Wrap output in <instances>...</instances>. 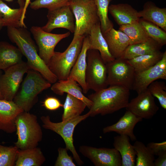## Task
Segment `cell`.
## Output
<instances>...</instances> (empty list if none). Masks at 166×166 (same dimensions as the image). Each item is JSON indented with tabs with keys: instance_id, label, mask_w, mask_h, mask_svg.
Returning <instances> with one entry per match:
<instances>
[{
	"instance_id": "cell-13",
	"label": "cell",
	"mask_w": 166,
	"mask_h": 166,
	"mask_svg": "<svg viewBox=\"0 0 166 166\" xmlns=\"http://www.w3.org/2000/svg\"><path fill=\"white\" fill-rule=\"evenodd\" d=\"M46 24L41 27L44 31L50 32L54 29L62 28L74 33L75 19L69 5L48 10Z\"/></svg>"
},
{
	"instance_id": "cell-21",
	"label": "cell",
	"mask_w": 166,
	"mask_h": 166,
	"mask_svg": "<svg viewBox=\"0 0 166 166\" xmlns=\"http://www.w3.org/2000/svg\"><path fill=\"white\" fill-rule=\"evenodd\" d=\"M109 12L120 26L139 22L138 11L127 3L109 5Z\"/></svg>"
},
{
	"instance_id": "cell-37",
	"label": "cell",
	"mask_w": 166,
	"mask_h": 166,
	"mask_svg": "<svg viewBox=\"0 0 166 166\" xmlns=\"http://www.w3.org/2000/svg\"><path fill=\"white\" fill-rule=\"evenodd\" d=\"M70 0H35L30 2V8L34 10L45 8L50 10L69 5Z\"/></svg>"
},
{
	"instance_id": "cell-42",
	"label": "cell",
	"mask_w": 166,
	"mask_h": 166,
	"mask_svg": "<svg viewBox=\"0 0 166 166\" xmlns=\"http://www.w3.org/2000/svg\"><path fill=\"white\" fill-rule=\"evenodd\" d=\"M31 0H25V3L24 6L23 8V12L21 18V22L22 25L24 28H26V26L25 25L24 22V19L26 17V14L28 6L30 5V3Z\"/></svg>"
},
{
	"instance_id": "cell-4",
	"label": "cell",
	"mask_w": 166,
	"mask_h": 166,
	"mask_svg": "<svg viewBox=\"0 0 166 166\" xmlns=\"http://www.w3.org/2000/svg\"><path fill=\"white\" fill-rule=\"evenodd\" d=\"M15 125L17 140L15 146L21 150L38 147L43 133L36 115L23 111L17 116Z\"/></svg>"
},
{
	"instance_id": "cell-27",
	"label": "cell",
	"mask_w": 166,
	"mask_h": 166,
	"mask_svg": "<svg viewBox=\"0 0 166 166\" xmlns=\"http://www.w3.org/2000/svg\"><path fill=\"white\" fill-rule=\"evenodd\" d=\"M160 45L149 38L145 42L129 45L121 57L128 60L140 56L160 51Z\"/></svg>"
},
{
	"instance_id": "cell-11",
	"label": "cell",
	"mask_w": 166,
	"mask_h": 166,
	"mask_svg": "<svg viewBox=\"0 0 166 166\" xmlns=\"http://www.w3.org/2000/svg\"><path fill=\"white\" fill-rule=\"evenodd\" d=\"M30 30L38 46L39 55L47 65L53 55L57 44L70 34L69 31L63 34H52L38 26H32Z\"/></svg>"
},
{
	"instance_id": "cell-23",
	"label": "cell",
	"mask_w": 166,
	"mask_h": 166,
	"mask_svg": "<svg viewBox=\"0 0 166 166\" xmlns=\"http://www.w3.org/2000/svg\"><path fill=\"white\" fill-rule=\"evenodd\" d=\"M138 16L166 31V8L157 6L152 2L145 3L143 9L138 11Z\"/></svg>"
},
{
	"instance_id": "cell-1",
	"label": "cell",
	"mask_w": 166,
	"mask_h": 166,
	"mask_svg": "<svg viewBox=\"0 0 166 166\" xmlns=\"http://www.w3.org/2000/svg\"><path fill=\"white\" fill-rule=\"evenodd\" d=\"M7 33L10 41L17 45L22 54L27 58L30 69L39 72L51 84L58 81L39 56L35 44L26 28L7 27Z\"/></svg>"
},
{
	"instance_id": "cell-10",
	"label": "cell",
	"mask_w": 166,
	"mask_h": 166,
	"mask_svg": "<svg viewBox=\"0 0 166 166\" xmlns=\"http://www.w3.org/2000/svg\"><path fill=\"white\" fill-rule=\"evenodd\" d=\"M30 69L27 62L22 60L4 70L0 76V91L4 99L13 101L24 74Z\"/></svg>"
},
{
	"instance_id": "cell-39",
	"label": "cell",
	"mask_w": 166,
	"mask_h": 166,
	"mask_svg": "<svg viewBox=\"0 0 166 166\" xmlns=\"http://www.w3.org/2000/svg\"><path fill=\"white\" fill-rule=\"evenodd\" d=\"M42 105L47 110L54 111L63 107V105L56 97H49L44 100L42 102Z\"/></svg>"
},
{
	"instance_id": "cell-31",
	"label": "cell",
	"mask_w": 166,
	"mask_h": 166,
	"mask_svg": "<svg viewBox=\"0 0 166 166\" xmlns=\"http://www.w3.org/2000/svg\"><path fill=\"white\" fill-rule=\"evenodd\" d=\"M119 30L129 38L130 45L145 42L150 38L146 35L139 22L120 26Z\"/></svg>"
},
{
	"instance_id": "cell-9",
	"label": "cell",
	"mask_w": 166,
	"mask_h": 166,
	"mask_svg": "<svg viewBox=\"0 0 166 166\" xmlns=\"http://www.w3.org/2000/svg\"><path fill=\"white\" fill-rule=\"evenodd\" d=\"M106 65L108 85L118 86L132 90L135 72L127 60L121 57Z\"/></svg>"
},
{
	"instance_id": "cell-40",
	"label": "cell",
	"mask_w": 166,
	"mask_h": 166,
	"mask_svg": "<svg viewBox=\"0 0 166 166\" xmlns=\"http://www.w3.org/2000/svg\"><path fill=\"white\" fill-rule=\"evenodd\" d=\"M146 146L154 155L158 156L162 152L166 151V141L160 143L150 142Z\"/></svg>"
},
{
	"instance_id": "cell-32",
	"label": "cell",
	"mask_w": 166,
	"mask_h": 166,
	"mask_svg": "<svg viewBox=\"0 0 166 166\" xmlns=\"http://www.w3.org/2000/svg\"><path fill=\"white\" fill-rule=\"evenodd\" d=\"M136 152V166H154L155 156L142 142L135 140L133 145Z\"/></svg>"
},
{
	"instance_id": "cell-36",
	"label": "cell",
	"mask_w": 166,
	"mask_h": 166,
	"mask_svg": "<svg viewBox=\"0 0 166 166\" xmlns=\"http://www.w3.org/2000/svg\"><path fill=\"white\" fill-rule=\"evenodd\" d=\"M148 89L151 94L156 98L161 107L166 109V86L163 81L156 80L152 82L148 86Z\"/></svg>"
},
{
	"instance_id": "cell-3",
	"label": "cell",
	"mask_w": 166,
	"mask_h": 166,
	"mask_svg": "<svg viewBox=\"0 0 166 166\" xmlns=\"http://www.w3.org/2000/svg\"><path fill=\"white\" fill-rule=\"evenodd\" d=\"M13 101L23 111L29 112L38 101V95L51 84L38 71L30 69Z\"/></svg>"
},
{
	"instance_id": "cell-33",
	"label": "cell",
	"mask_w": 166,
	"mask_h": 166,
	"mask_svg": "<svg viewBox=\"0 0 166 166\" xmlns=\"http://www.w3.org/2000/svg\"><path fill=\"white\" fill-rule=\"evenodd\" d=\"M139 22L147 36L161 46L166 44V31L157 25L141 18Z\"/></svg>"
},
{
	"instance_id": "cell-43",
	"label": "cell",
	"mask_w": 166,
	"mask_h": 166,
	"mask_svg": "<svg viewBox=\"0 0 166 166\" xmlns=\"http://www.w3.org/2000/svg\"><path fill=\"white\" fill-rule=\"evenodd\" d=\"M8 2H11L13 0H4ZM19 6V7L23 8L25 3V0H17Z\"/></svg>"
},
{
	"instance_id": "cell-16",
	"label": "cell",
	"mask_w": 166,
	"mask_h": 166,
	"mask_svg": "<svg viewBox=\"0 0 166 166\" xmlns=\"http://www.w3.org/2000/svg\"><path fill=\"white\" fill-rule=\"evenodd\" d=\"M23 111L13 101L0 99V130L8 133L15 132L16 118Z\"/></svg>"
},
{
	"instance_id": "cell-19",
	"label": "cell",
	"mask_w": 166,
	"mask_h": 166,
	"mask_svg": "<svg viewBox=\"0 0 166 166\" xmlns=\"http://www.w3.org/2000/svg\"><path fill=\"white\" fill-rule=\"evenodd\" d=\"M103 34L111 53L115 59L121 57L130 45L129 38L120 30L113 28Z\"/></svg>"
},
{
	"instance_id": "cell-29",
	"label": "cell",
	"mask_w": 166,
	"mask_h": 166,
	"mask_svg": "<svg viewBox=\"0 0 166 166\" xmlns=\"http://www.w3.org/2000/svg\"><path fill=\"white\" fill-rule=\"evenodd\" d=\"M86 107L83 101L67 94L63 106L64 111L62 121H68L80 116Z\"/></svg>"
},
{
	"instance_id": "cell-6",
	"label": "cell",
	"mask_w": 166,
	"mask_h": 166,
	"mask_svg": "<svg viewBox=\"0 0 166 166\" xmlns=\"http://www.w3.org/2000/svg\"><path fill=\"white\" fill-rule=\"evenodd\" d=\"M69 5L75 21L74 35L88 36L93 27L100 22L94 0H70Z\"/></svg>"
},
{
	"instance_id": "cell-45",
	"label": "cell",
	"mask_w": 166,
	"mask_h": 166,
	"mask_svg": "<svg viewBox=\"0 0 166 166\" xmlns=\"http://www.w3.org/2000/svg\"><path fill=\"white\" fill-rule=\"evenodd\" d=\"M2 73V70H0V76ZM4 99L0 91V99Z\"/></svg>"
},
{
	"instance_id": "cell-30",
	"label": "cell",
	"mask_w": 166,
	"mask_h": 166,
	"mask_svg": "<svg viewBox=\"0 0 166 166\" xmlns=\"http://www.w3.org/2000/svg\"><path fill=\"white\" fill-rule=\"evenodd\" d=\"M163 53L160 51L137 57L128 60L134 68L135 72L146 70L154 65L161 59Z\"/></svg>"
},
{
	"instance_id": "cell-38",
	"label": "cell",
	"mask_w": 166,
	"mask_h": 166,
	"mask_svg": "<svg viewBox=\"0 0 166 166\" xmlns=\"http://www.w3.org/2000/svg\"><path fill=\"white\" fill-rule=\"evenodd\" d=\"M58 156L54 164L55 166H76L72 157L67 153L66 148H58Z\"/></svg>"
},
{
	"instance_id": "cell-20",
	"label": "cell",
	"mask_w": 166,
	"mask_h": 166,
	"mask_svg": "<svg viewBox=\"0 0 166 166\" xmlns=\"http://www.w3.org/2000/svg\"><path fill=\"white\" fill-rule=\"evenodd\" d=\"M80 86L75 80L68 78L65 80H58L51 86L50 89L57 95L62 96L66 93L80 99L83 101L90 109L92 106V102L84 95L82 89Z\"/></svg>"
},
{
	"instance_id": "cell-7",
	"label": "cell",
	"mask_w": 166,
	"mask_h": 166,
	"mask_svg": "<svg viewBox=\"0 0 166 166\" xmlns=\"http://www.w3.org/2000/svg\"><path fill=\"white\" fill-rule=\"evenodd\" d=\"M90 111L83 115L66 121L55 123L52 122L49 116H42L40 119L43 127L52 131L59 135L62 138L65 144V148L72 153L73 158L77 164L81 165L83 162L81 159L73 144V134L77 125L90 116Z\"/></svg>"
},
{
	"instance_id": "cell-12",
	"label": "cell",
	"mask_w": 166,
	"mask_h": 166,
	"mask_svg": "<svg viewBox=\"0 0 166 166\" xmlns=\"http://www.w3.org/2000/svg\"><path fill=\"white\" fill-rule=\"evenodd\" d=\"M79 151L95 166H121L119 152L114 148H96L82 145Z\"/></svg>"
},
{
	"instance_id": "cell-26",
	"label": "cell",
	"mask_w": 166,
	"mask_h": 166,
	"mask_svg": "<svg viewBox=\"0 0 166 166\" xmlns=\"http://www.w3.org/2000/svg\"><path fill=\"white\" fill-rule=\"evenodd\" d=\"M45 158L40 148L19 149L15 166H41Z\"/></svg>"
},
{
	"instance_id": "cell-17",
	"label": "cell",
	"mask_w": 166,
	"mask_h": 166,
	"mask_svg": "<svg viewBox=\"0 0 166 166\" xmlns=\"http://www.w3.org/2000/svg\"><path fill=\"white\" fill-rule=\"evenodd\" d=\"M142 119L126 110L124 115L117 122L105 127L103 132L104 133L115 132L121 135L128 136L132 141H135L136 137L134 133V128L136 124L142 121Z\"/></svg>"
},
{
	"instance_id": "cell-28",
	"label": "cell",
	"mask_w": 166,
	"mask_h": 166,
	"mask_svg": "<svg viewBox=\"0 0 166 166\" xmlns=\"http://www.w3.org/2000/svg\"><path fill=\"white\" fill-rule=\"evenodd\" d=\"M23 12V8H12L0 0V15L4 26L24 28L21 22Z\"/></svg>"
},
{
	"instance_id": "cell-5",
	"label": "cell",
	"mask_w": 166,
	"mask_h": 166,
	"mask_svg": "<svg viewBox=\"0 0 166 166\" xmlns=\"http://www.w3.org/2000/svg\"><path fill=\"white\" fill-rule=\"evenodd\" d=\"M85 37L74 35L71 42L64 51H55L47 65L58 80H65L68 77L81 51Z\"/></svg>"
},
{
	"instance_id": "cell-8",
	"label": "cell",
	"mask_w": 166,
	"mask_h": 166,
	"mask_svg": "<svg viewBox=\"0 0 166 166\" xmlns=\"http://www.w3.org/2000/svg\"><path fill=\"white\" fill-rule=\"evenodd\" d=\"M86 60L85 81L88 90L96 92L107 88L108 85L107 67L99 52L89 49Z\"/></svg>"
},
{
	"instance_id": "cell-18",
	"label": "cell",
	"mask_w": 166,
	"mask_h": 166,
	"mask_svg": "<svg viewBox=\"0 0 166 166\" xmlns=\"http://www.w3.org/2000/svg\"><path fill=\"white\" fill-rule=\"evenodd\" d=\"M89 47V37L87 36L84 38L81 51L68 77L76 81L81 87L83 93L85 94L87 93L89 91L85 81L87 53Z\"/></svg>"
},
{
	"instance_id": "cell-15",
	"label": "cell",
	"mask_w": 166,
	"mask_h": 166,
	"mask_svg": "<svg viewBox=\"0 0 166 166\" xmlns=\"http://www.w3.org/2000/svg\"><path fill=\"white\" fill-rule=\"evenodd\" d=\"M125 108L137 116L146 119L152 118L159 109L148 88L129 101Z\"/></svg>"
},
{
	"instance_id": "cell-34",
	"label": "cell",
	"mask_w": 166,
	"mask_h": 166,
	"mask_svg": "<svg viewBox=\"0 0 166 166\" xmlns=\"http://www.w3.org/2000/svg\"><path fill=\"white\" fill-rule=\"evenodd\" d=\"M112 0H94L97 8L101 31L103 34L113 28V25L108 16L109 7Z\"/></svg>"
},
{
	"instance_id": "cell-24",
	"label": "cell",
	"mask_w": 166,
	"mask_h": 166,
	"mask_svg": "<svg viewBox=\"0 0 166 166\" xmlns=\"http://www.w3.org/2000/svg\"><path fill=\"white\" fill-rule=\"evenodd\" d=\"M128 136L125 135H120L114 138L113 145L120 154L121 166H135L136 152Z\"/></svg>"
},
{
	"instance_id": "cell-44",
	"label": "cell",
	"mask_w": 166,
	"mask_h": 166,
	"mask_svg": "<svg viewBox=\"0 0 166 166\" xmlns=\"http://www.w3.org/2000/svg\"><path fill=\"white\" fill-rule=\"evenodd\" d=\"M3 27H4L2 17L0 15V31Z\"/></svg>"
},
{
	"instance_id": "cell-14",
	"label": "cell",
	"mask_w": 166,
	"mask_h": 166,
	"mask_svg": "<svg viewBox=\"0 0 166 166\" xmlns=\"http://www.w3.org/2000/svg\"><path fill=\"white\" fill-rule=\"evenodd\" d=\"M159 79H166V51L154 65L141 72H135L132 90L138 94L147 89L152 82Z\"/></svg>"
},
{
	"instance_id": "cell-41",
	"label": "cell",
	"mask_w": 166,
	"mask_h": 166,
	"mask_svg": "<svg viewBox=\"0 0 166 166\" xmlns=\"http://www.w3.org/2000/svg\"><path fill=\"white\" fill-rule=\"evenodd\" d=\"M157 156L158 157L155 159L154 161V166H166V151L162 152Z\"/></svg>"
},
{
	"instance_id": "cell-2",
	"label": "cell",
	"mask_w": 166,
	"mask_h": 166,
	"mask_svg": "<svg viewBox=\"0 0 166 166\" xmlns=\"http://www.w3.org/2000/svg\"><path fill=\"white\" fill-rule=\"evenodd\" d=\"M129 89L118 86L111 85L95 92L88 96L92 101L90 116L113 113L126 108L129 102Z\"/></svg>"
},
{
	"instance_id": "cell-35",
	"label": "cell",
	"mask_w": 166,
	"mask_h": 166,
	"mask_svg": "<svg viewBox=\"0 0 166 166\" xmlns=\"http://www.w3.org/2000/svg\"><path fill=\"white\" fill-rule=\"evenodd\" d=\"M18 149L15 145L8 147L0 144V166H15Z\"/></svg>"
},
{
	"instance_id": "cell-22",
	"label": "cell",
	"mask_w": 166,
	"mask_h": 166,
	"mask_svg": "<svg viewBox=\"0 0 166 166\" xmlns=\"http://www.w3.org/2000/svg\"><path fill=\"white\" fill-rule=\"evenodd\" d=\"M88 36L89 49L98 50L105 64L115 59L111 53L108 45L102 33L100 22L93 27Z\"/></svg>"
},
{
	"instance_id": "cell-25",
	"label": "cell",
	"mask_w": 166,
	"mask_h": 166,
	"mask_svg": "<svg viewBox=\"0 0 166 166\" xmlns=\"http://www.w3.org/2000/svg\"><path fill=\"white\" fill-rule=\"evenodd\" d=\"M23 55L18 47L5 41L0 42V70L22 61Z\"/></svg>"
}]
</instances>
